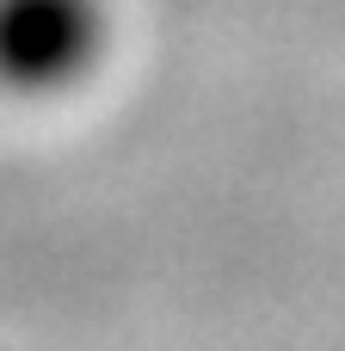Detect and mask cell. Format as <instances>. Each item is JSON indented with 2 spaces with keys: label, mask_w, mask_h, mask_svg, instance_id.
Returning <instances> with one entry per match:
<instances>
[{
  "label": "cell",
  "mask_w": 345,
  "mask_h": 351,
  "mask_svg": "<svg viewBox=\"0 0 345 351\" xmlns=\"http://www.w3.org/2000/svg\"><path fill=\"white\" fill-rule=\"evenodd\" d=\"M111 31V0H0V93H74L105 68Z\"/></svg>",
  "instance_id": "cell-1"
}]
</instances>
